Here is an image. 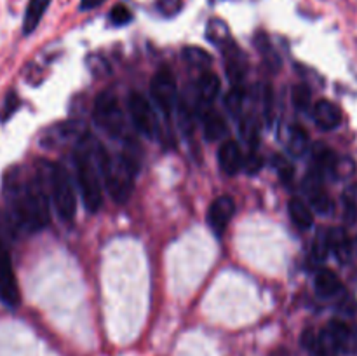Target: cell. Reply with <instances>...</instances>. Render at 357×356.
<instances>
[{"label":"cell","mask_w":357,"mask_h":356,"mask_svg":"<svg viewBox=\"0 0 357 356\" xmlns=\"http://www.w3.org/2000/svg\"><path fill=\"white\" fill-rule=\"evenodd\" d=\"M51 0H30L26 7V13L23 17V34L30 35L33 34L35 28L38 27L40 20L44 17L45 10H47Z\"/></svg>","instance_id":"obj_21"},{"label":"cell","mask_w":357,"mask_h":356,"mask_svg":"<svg viewBox=\"0 0 357 356\" xmlns=\"http://www.w3.org/2000/svg\"><path fill=\"white\" fill-rule=\"evenodd\" d=\"M244 105V91L241 86H234L232 89L229 91V94L225 96V107L229 110L230 115L234 117H239L241 110H243Z\"/></svg>","instance_id":"obj_28"},{"label":"cell","mask_w":357,"mask_h":356,"mask_svg":"<svg viewBox=\"0 0 357 356\" xmlns=\"http://www.w3.org/2000/svg\"><path fill=\"white\" fill-rule=\"evenodd\" d=\"M223 58H225V70L229 79L232 80L234 86H241L243 79L246 77L248 72V58L243 52V49L236 44V40L232 44H229L227 47L222 49Z\"/></svg>","instance_id":"obj_13"},{"label":"cell","mask_w":357,"mask_h":356,"mask_svg":"<svg viewBox=\"0 0 357 356\" xmlns=\"http://www.w3.org/2000/svg\"><path fill=\"white\" fill-rule=\"evenodd\" d=\"M291 100H293V105H295L298 110H307V108L310 107V91H309V87L303 86V84L293 87Z\"/></svg>","instance_id":"obj_33"},{"label":"cell","mask_w":357,"mask_h":356,"mask_svg":"<svg viewBox=\"0 0 357 356\" xmlns=\"http://www.w3.org/2000/svg\"><path fill=\"white\" fill-rule=\"evenodd\" d=\"M206 37H208L211 44H215L220 49L227 47V45L234 42L230 28L227 27L225 21L218 20V17H213V20L208 21V24H206Z\"/></svg>","instance_id":"obj_19"},{"label":"cell","mask_w":357,"mask_h":356,"mask_svg":"<svg viewBox=\"0 0 357 356\" xmlns=\"http://www.w3.org/2000/svg\"><path fill=\"white\" fill-rule=\"evenodd\" d=\"M312 117L316 124L324 131L337 129L342 124V112L333 101L319 100L312 108Z\"/></svg>","instance_id":"obj_15"},{"label":"cell","mask_w":357,"mask_h":356,"mask_svg":"<svg viewBox=\"0 0 357 356\" xmlns=\"http://www.w3.org/2000/svg\"><path fill=\"white\" fill-rule=\"evenodd\" d=\"M344 206L347 218L354 222L357 218V184L349 185L344 191Z\"/></svg>","instance_id":"obj_30"},{"label":"cell","mask_w":357,"mask_h":356,"mask_svg":"<svg viewBox=\"0 0 357 356\" xmlns=\"http://www.w3.org/2000/svg\"><path fill=\"white\" fill-rule=\"evenodd\" d=\"M352 286H354V290L357 292V271L352 274Z\"/></svg>","instance_id":"obj_41"},{"label":"cell","mask_w":357,"mask_h":356,"mask_svg":"<svg viewBox=\"0 0 357 356\" xmlns=\"http://www.w3.org/2000/svg\"><path fill=\"white\" fill-rule=\"evenodd\" d=\"M261 166H264V161H261V157L257 156V152H255V150H251L250 157H248L246 164H244L243 168H246L248 173L255 175L261 170Z\"/></svg>","instance_id":"obj_38"},{"label":"cell","mask_w":357,"mask_h":356,"mask_svg":"<svg viewBox=\"0 0 357 356\" xmlns=\"http://www.w3.org/2000/svg\"><path fill=\"white\" fill-rule=\"evenodd\" d=\"M337 309L338 313L344 314V316H352V314L357 313V304H356V299L351 295L349 292H342L340 295L337 297Z\"/></svg>","instance_id":"obj_34"},{"label":"cell","mask_w":357,"mask_h":356,"mask_svg":"<svg viewBox=\"0 0 357 356\" xmlns=\"http://www.w3.org/2000/svg\"><path fill=\"white\" fill-rule=\"evenodd\" d=\"M286 147H288L291 156L295 157L305 156V152L309 150V136H307L305 129H302L300 126H293V128H289Z\"/></svg>","instance_id":"obj_23"},{"label":"cell","mask_w":357,"mask_h":356,"mask_svg":"<svg viewBox=\"0 0 357 356\" xmlns=\"http://www.w3.org/2000/svg\"><path fill=\"white\" fill-rule=\"evenodd\" d=\"M328 239H330V253L338 258V262L347 264L352 257V241L349 239L347 232L342 227H333L328 230Z\"/></svg>","instance_id":"obj_18"},{"label":"cell","mask_w":357,"mask_h":356,"mask_svg":"<svg viewBox=\"0 0 357 356\" xmlns=\"http://www.w3.org/2000/svg\"><path fill=\"white\" fill-rule=\"evenodd\" d=\"M274 110H275V96L272 87L268 86L265 87V94H264V114L268 124H272V121H274Z\"/></svg>","instance_id":"obj_36"},{"label":"cell","mask_w":357,"mask_h":356,"mask_svg":"<svg viewBox=\"0 0 357 356\" xmlns=\"http://www.w3.org/2000/svg\"><path fill=\"white\" fill-rule=\"evenodd\" d=\"M20 107V98L16 96V93H9L6 98V103H3L2 112H0V121H7L9 117H13L14 112Z\"/></svg>","instance_id":"obj_37"},{"label":"cell","mask_w":357,"mask_h":356,"mask_svg":"<svg viewBox=\"0 0 357 356\" xmlns=\"http://www.w3.org/2000/svg\"><path fill=\"white\" fill-rule=\"evenodd\" d=\"M202 128H204V135L209 142L222 140L227 135V122L215 110H206L202 114Z\"/></svg>","instance_id":"obj_22"},{"label":"cell","mask_w":357,"mask_h":356,"mask_svg":"<svg viewBox=\"0 0 357 356\" xmlns=\"http://www.w3.org/2000/svg\"><path fill=\"white\" fill-rule=\"evenodd\" d=\"M302 344L307 348L312 356H338L340 349H338L337 342H335L333 335L328 328H323L319 334H314L312 330L303 332Z\"/></svg>","instance_id":"obj_11"},{"label":"cell","mask_w":357,"mask_h":356,"mask_svg":"<svg viewBox=\"0 0 357 356\" xmlns=\"http://www.w3.org/2000/svg\"><path fill=\"white\" fill-rule=\"evenodd\" d=\"M218 163L225 175H230V177H232V175L239 173L241 168L244 166L243 152H241L239 145H237L236 142H232V140L223 143V145L220 147Z\"/></svg>","instance_id":"obj_17"},{"label":"cell","mask_w":357,"mask_h":356,"mask_svg":"<svg viewBox=\"0 0 357 356\" xmlns=\"http://www.w3.org/2000/svg\"><path fill=\"white\" fill-rule=\"evenodd\" d=\"M333 335L338 349L344 355H357V327H352L344 320H331L326 325Z\"/></svg>","instance_id":"obj_14"},{"label":"cell","mask_w":357,"mask_h":356,"mask_svg":"<svg viewBox=\"0 0 357 356\" xmlns=\"http://www.w3.org/2000/svg\"><path fill=\"white\" fill-rule=\"evenodd\" d=\"M129 115L135 128L146 138H153L157 135V117L150 101L142 93H131L129 96Z\"/></svg>","instance_id":"obj_6"},{"label":"cell","mask_w":357,"mask_h":356,"mask_svg":"<svg viewBox=\"0 0 357 356\" xmlns=\"http://www.w3.org/2000/svg\"><path fill=\"white\" fill-rule=\"evenodd\" d=\"M356 248H357V239H356Z\"/></svg>","instance_id":"obj_42"},{"label":"cell","mask_w":357,"mask_h":356,"mask_svg":"<svg viewBox=\"0 0 357 356\" xmlns=\"http://www.w3.org/2000/svg\"><path fill=\"white\" fill-rule=\"evenodd\" d=\"M105 2H107V0H80V9L89 10V9H94V7H100L101 3Z\"/></svg>","instance_id":"obj_40"},{"label":"cell","mask_w":357,"mask_h":356,"mask_svg":"<svg viewBox=\"0 0 357 356\" xmlns=\"http://www.w3.org/2000/svg\"><path fill=\"white\" fill-rule=\"evenodd\" d=\"M314 288H316V293L321 299H337L344 292L340 279H338V276L331 269H319L316 272V276H314Z\"/></svg>","instance_id":"obj_16"},{"label":"cell","mask_w":357,"mask_h":356,"mask_svg":"<svg viewBox=\"0 0 357 356\" xmlns=\"http://www.w3.org/2000/svg\"><path fill=\"white\" fill-rule=\"evenodd\" d=\"M110 154L105 150L100 140L87 133L75 145L73 161H75L77 181L87 212H98L103 202V168Z\"/></svg>","instance_id":"obj_2"},{"label":"cell","mask_w":357,"mask_h":356,"mask_svg":"<svg viewBox=\"0 0 357 356\" xmlns=\"http://www.w3.org/2000/svg\"><path fill=\"white\" fill-rule=\"evenodd\" d=\"M94 121L112 136H121L124 129V114L117 98L110 91H105L94 101Z\"/></svg>","instance_id":"obj_5"},{"label":"cell","mask_w":357,"mask_h":356,"mask_svg":"<svg viewBox=\"0 0 357 356\" xmlns=\"http://www.w3.org/2000/svg\"><path fill=\"white\" fill-rule=\"evenodd\" d=\"M20 286H17L16 274H14L9 250H7L2 232H0V300L6 306L16 307L20 304Z\"/></svg>","instance_id":"obj_7"},{"label":"cell","mask_w":357,"mask_h":356,"mask_svg":"<svg viewBox=\"0 0 357 356\" xmlns=\"http://www.w3.org/2000/svg\"><path fill=\"white\" fill-rule=\"evenodd\" d=\"M87 66H89L91 73L96 77H105L108 72H110V68H108V63L107 59L101 58L100 54H91L89 58H87Z\"/></svg>","instance_id":"obj_35"},{"label":"cell","mask_w":357,"mask_h":356,"mask_svg":"<svg viewBox=\"0 0 357 356\" xmlns=\"http://www.w3.org/2000/svg\"><path fill=\"white\" fill-rule=\"evenodd\" d=\"M110 21L115 27H122V24H128L132 21V13L128 6L124 3H117V6L112 7L110 10Z\"/></svg>","instance_id":"obj_32"},{"label":"cell","mask_w":357,"mask_h":356,"mask_svg":"<svg viewBox=\"0 0 357 356\" xmlns=\"http://www.w3.org/2000/svg\"><path fill=\"white\" fill-rule=\"evenodd\" d=\"M159 9L160 13L166 14V16H171V14L178 13L180 6H178L176 0H159Z\"/></svg>","instance_id":"obj_39"},{"label":"cell","mask_w":357,"mask_h":356,"mask_svg":"<svg viewBox=\"0 0 357 356\" xmlns=\"http://www.w3.org/2000/svg\"><path fill=\"white\" fill-rule=\"evenodd\" d=\"M7 205L20 225L30 230L42 229L49 222V195L45 192V175L24 178L20 168L7 171L3 178Z\"/></svg>","instance_id":"obj_1"},{"label":"cell","mask_w":357,"mask_h":356,"mask_svg":"<svg viewBox=\"0 0 357 356\" xmlns=\"http://www.w3.org/2000/svg\"><path fill=\"white\" fill-rule=\"evenodd\" d=\"M220 87H222V84H220L218 75L215 72L206 70L201 75V79H199V94H201V98L206 103H211L218 96Z\"/></svg>","instance_id":"obj_25"},{"label":"cell","mask_w":357,"mask_h":356,"mask_svg":"<svg viewBox=\"0 0 357 356\" xmlns=\"http://www.w3.org/2000/svg\"><path fill=\"white\" fill-rule=\"evenodd\" d=\"M150 93L164 114L173 112V108H176L178 105L176 80H174L173 72L167 68H160L150 82Z\"/></svg>","instance_id":"obj_8"},{"label":"cell","mask_w":357,"mask_h":356,"mask_svg":"<svg viewBox=\"0 0 357 356\" xmlns=\"http://www.w3.org/2000/svg\"><path fill=\"white\" fill-rule=\"evenodd\" d=\"M47 188L59 218L70 222L77 213V195L68 171L58 164H47Z\"/></svg>","instance_id":"obj_4"},{"label":"cell","mask_w":357,"mask_h":356,"mask_svg":"<svg viewBox=\"0 0 357 356\" xmlns=\"http://www.w3.org/2000/svg\"><path fill=\"white\" fill-rule=\"evenodd\" d=\"M312 255L316 260H326L330 255V239H328V230L321 229L314 236L312 241Z\"/></svg>","instance_id":"obj_29"},{"label":"cell","mask_w":357,"mask_h":356,"mask_svg":"<svg viewBox=\"0 0 357 356\" xmlns=\"http://www.w3.org/2000/svg\"><path fill=\"white\" fill-rule=\"evenodd\" d=\"M183 58L187 59V63L190 66H195V68H208L211 65L213 58L209 52H206L202 47H197V45H192V47L183 49Z\"/></svg>","instance_id":"obj_26"},{"label":"cell","mask_w":357,"mask_h":356,"mask_svg":"<svg viewBox=\"0 0 357 356\" xmlns=\"http://www.w3.org/2000/svg\"><path fill=\"white\" fill-rule=\"evenodd\" d=\"M289 216L298 229H310L314 223V212L303 199L293 198L288 205Z\"/></svg>","instance_id":"obj_20"},{"label":"cell","mask_w":357,"mask_h":356,"mask_svg":"<svg viewBox=\"0 0 357 356\" xmlns=\"http://www.w3.org/2000/svg\"><path fill=\"white\" fill-rule=\"evenodd\" d=\"M303 187H305L307 198H309V206L312 212H316L317 215H330L333 212V201L328 195V192L324 191L319 173L309 175Z\"/></svg>","instance_id":"obj_10"},{"label":"cell","mask_w":357,"mask_h":356,"mask_svg":"<svg viewBox=\"0 0 357 356\" xmlns=\"http://www.w3.org/2000/svg\"><path fill=\"white\" fill-rule=\"evenodd\" d=\"M255 45H257L258 52H260L261 58L265 59V63H267L271 68H279V65H281V59H279L278 51L274 49L271 38L267 37V34H265V31H258L257 37H255Z\"/></svg>","instance_id":"obj_24"},{"label":"cell","mask_w":357,"mask_h":356,"mask_svg":"<svg viewBox=\"0 0 357 356\" xmlns=\"http://www.w3.org/2000/svg\"><path fill=\"white\" fill-rule=\"evenodd\" d=\"M354 173H356L354 159H351L349 156H337L333 171H331V177L337 178V180H347V178H351Z\"/></svg>","instance_id":"obj_27"},{"label":"cell","mask_w":357,"mask_h":356,"mask_svg":"<svg viewBox=\"0 0 357 356\" xmlns=\"http://www.w3.org/2000/svg\"><path fill=\"white\" fill-rule=\"evenodd\" d=\"M86 135H87V129L84 128L80 122L66 121L49 129L45 138L42 140V143L47 147H54V145H63V143H68V142H75L77 145V143H79Z\"/></svg>","instance_id":"obj_12"},{"label":"cell","mask_w":357,"mask_h":356,"mask_svg":"<svg viewBox=\"0 0 357 356\" xmlns=\"http://www.w3.org/2000/svg\"><path fill=\"white\" fill-rule=\"evenodd\" d=\"M138 173V161L132 154L121 152L108 156L103 168V180L115 202H126L135 188V178Z\"/></svg>","instance_id":"obj_3"},{"label":"cell","mask_w":357,"mask_h":356,"mask_svg":"<svg viewBox=\"0 0 357 356\" xmlns=\"http://www.w3.org/2000/svg\"><path fill=\"white\" fill-rule=\"evenodd\" d=\"M234 213H236V202L230 195H220L211 202L208 209V223L216 236H222L225 232Z\"/></svg>","instance_id":"obj_9"},{"label":"cell","mask_w":357,"mask_h":356,"mask_svg":"<svg viewBox=\"0 0 357 356\" xmlns=\"http://www.w3.org/2000/svg\"><path fill=\"white\" fill-rule=\"evenodd\" d=\"M274 168H275V171H278L279 178H281L284 184H289V181L293 180L295 168H293V164L289 163L284 156H279V154L278 156H274Z\"/></svg>","instance_id":"obj_31"}]
</instances>
